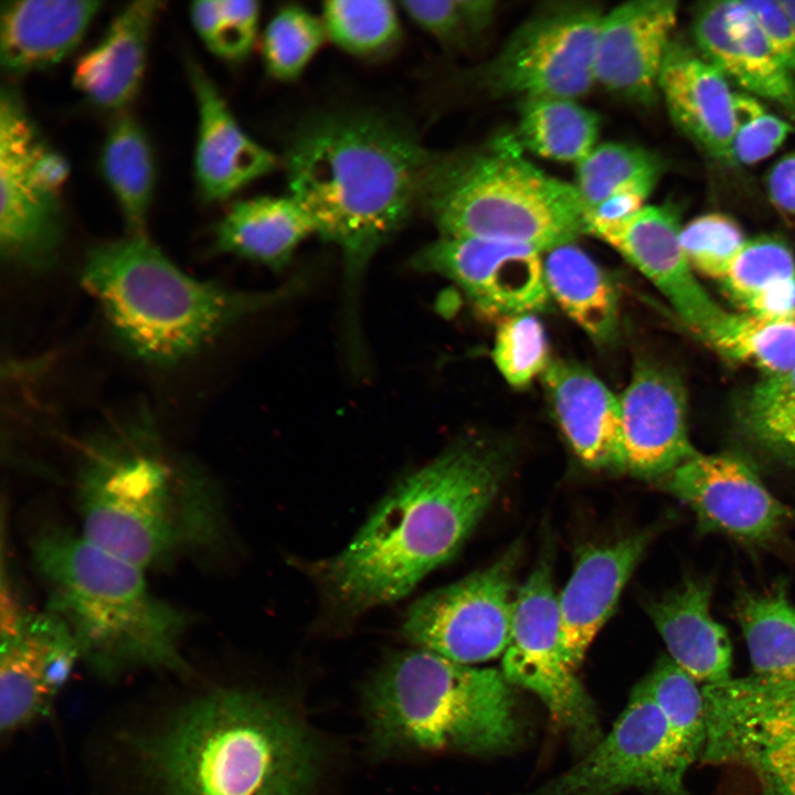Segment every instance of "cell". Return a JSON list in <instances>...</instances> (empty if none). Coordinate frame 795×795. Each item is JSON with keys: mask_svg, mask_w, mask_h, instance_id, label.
<instances>
[{"mask_svg": "<svg viewBox=\"0 0 795 795\" xmlns=\"http://www.w3.org/2000/svg\"><path fill=\"white\" fill-rule=\"evenodd\" d=\"M435 153L403 123L374 112H335L303 124L289 144L290 197L343 259L346 314L357 347V301L372 257L420 205Z\"/></svg>", "mask_w": 795, "mask_h": 795, "instance_id": "1", "label": "cell"}, {"mask_svg": "<svg viewBox=\"0 0 795 795\" xmlns=\"http://www.w3.org/2000/svg\"><path fill=\"white\" fill-rule=\"evenodd\" d=\"M510 455L502 442L466 437L403 478L351 542L318 565L333 606L354 615L390 604L448 561L496 497Z\"/></svg>", "mask_w": 795, "mask_h": 795, "instance_id": "2", "label": "cell"}, {"mask_svg": "<svg viewBox=\"0 0 795 795\" xmlns=\"http://www.w3.org/2000/svg\"><path fill=\"white\" fill-rule=\"evenodd\" d=\"M74 490L81 532L146 572L210 553L224 539L214 480L144 413L85 443Z\"/></svg>", "mask_w": 795, "mask_h": 795, "instance_id": "3", "label": "cell"}, {"mask_svg": "<svg viewBox=\"0 0 795 795\" xmlns=\"http://www.w3.org/2000/svg\"><path fill=\"white\" fill-rule=\"evenodd\" d=\"M138 746L160 795H308L319 763L293 712L239 688L191 700Z\"/></svg>", "mask_w": 795, "mask_h": 795, "instance_id": "4", "label": "cell"}, {"mask_svg": "<svg viewBox=\"0 0 795 795\" xmlns=\"http://www.w3.org/2000/svg\"><path fill=\"white\" fill-rule=\"evenodd\" d=\"M30 552L46 610L68 628L81 661L97 676L189 672L181 653L189 616L151 591L146 571L62 526L40 529Z\"/></svg>", "mask_w": 795, "mask_h": 795, "instance_id": "5", "label": "cell"}, {"mask_svg": "<svg viewBox=\"0 0 795 795\" xmlns=\"http://www.w3.org/2000/svg\"><path fill=\"white\" fill-rule=\"evenodd\" d=\"M81 282L124 349L169 367L210 344L241 319L290 299L304 282L241 292L191 277L145 234L92 248Z\"/></svg>", "mask_w": 795, "mask_h": 795, "instance_id": "6", "label": "cell"}, {"mask_svg": "<svg viewBox=\"0 0 795 795\" xmlns=\"http://www.w3.org/2000/svg\"><path fill=\"white\" fill-rule=\"evenodd\" d=\"M371 742L379 753L504 751L519 733L508 681L415 648L391 655L364 693Z\"/></svg>", "mask_w": 795, "mask_h": 795, "instance_id": "7", "label": "cell"}, {"mask_svg": "<svg viewBox=\"0 0 795 795\" xmlns=\"http://www.w3.org/2000/svg\"><path fill=\"white\" fill-rule=\"evenodd\" d=\"M418 206L443 237L548 252L587 233L586 208L575 186L529 162L513 135L478 150L434 155Z\"/></svg>", "mask_w": 795, "mask_h": 795, "instance_id": "8", "label": "cell"}, {"mask_svg": "<svg viewBox=\"0 0 795 795\" xmlns=\"http://www.w3.org/2000/svg\"><path fill=\"white\" fill-rule=\"evenodd\" d=\"M66 160L41 137L11 88L0 95V252L9 265L44 272L57 259Z\"/></svg>", "mask_w": 795, "mask_h": 795, "instance_id": "9", "label": "cell"}, {"mask_svg": "<svg viewBox=\"0 0 795 795\" xmlns=\"http://www.w3.org/2000/svg\"><path fill=\"white\" fill-rule=\"evenodd\" d=\"M701 689L707 738L700 761L748 770L761 795H795V680L750 676Z\"/></svg>", "mask_w": 795, "mask_h": 795, "instance_id": "10", "label": "cell"}, {"mask_svg": "<svg viewBox=\"0 0 795 795\" xmlns=\"http://www.w3.org/2000/svg\"><path fill=\"white\" fill-rule=\"evenodd\" d=\"M603 15L592 2L544 3L479 71L481 84L497 96L575 100L595 83L594 52Z\"/></svg>", "mask_w": 795, "mask_h": 795, "instance_id": "11", "label": "cell"}, {"mask_svg": "<svg viewBox=\"0 0 795 795\" xmlns=\"http://www.w3.org/2000/svg\"><path fill=\"white\" fill-rule=\"evenodd\" d=\"M576 670L562 645L559 600L545 558L515 598L502 675L508 682L534 692L573 746L589 751L601 740V731Z\"/></svg>", "mask_w": 795, "mask_h": 795, "instance_id": "12", "label": "cell"}, {"mask_svg": "<svg viewBox=\"0 0 795 795\" xmlns=\"http://www.w3.org/2000/svg\"><path fill=\"white\" fill-rule=\"evenodd\" d=\"M666 717L639 682L615 722L574 767L527 795H689Z\"/></svg>", "mask_w": 795, "mask_h": 795, "instance_id": "13", "label": "cell"}, {"mask_svg": "<svg viewBox=\"0 0 795 795\" xmlns=\"http://www.w3.org/2000/svg\"><path fill=\"white\" fill-rule=\"evenodd\" d=\"M520 548L490 566L417 600L402 632L416 646L448 659L474 664L505 653L511 634V590Z\"/></svg>", "mask_w": 795, "mask_h": 795, "instance_id": "14", "label": "cell"}, {"mask_svg": "<svg viewBox=\"0 0 795 795\" xmlns=\"http://www.w3.org/2000/svg\"><path fill=\"white\" fill-rule=\"evenodd\" d=\"M78 661V648L64 623L47 610L24 611L2 585L1 734L11 735L50 716Z\"/></svg>", "mask_w": 795, "mask_h": 795, "instance_id": "15", "label": "cell"}, {"mask_svg": "<svg viewBox=\"0 0 795 795\" xmlns=\"http://www.w3.org/2000/svg\"><path fill=\"white\" fill-rule=\"evenodd\" d=\"M541 253L522 244L441 236L415 254L412 266L453 280L481 312L502 319L547 307Z\"/></svg>", "mask_w": 795, "mask_h": 795, "instance_id": "16", "label": "cell"}, {"mask_svg": "<svg viewBox=\"0 0 795 795\" xmlns=\"http://www.w3.org/2000/svg\"><path fill=\"white\" fill-rule=\"evenodd\" d=\"M704 531L763 543L795 522V508L778 500L755 470L732 454L697 453L665 478Z\"/></svg>", "mask_w": 795, "mask_h": 795, "instance_id": "17", "label": "cell"}, {"mask_svg": "<svg viewBox=\"0 0 795 795\" xmlns=\"http://www.w3.org/2000/svg\"><path fill=\"white\" fill-rule=\"evenodd\" d=\"M678 210L644 205L634 214L589 233L603 240L644 274L682 321L704 341L728 311L699 284L682 248Z\"/></svg>", "mask_w": 795, "mask_h": 795, "instance_id": "18", "label": "cell"}, {"mask_svg": "<svg viewBox=\"0 0 795 795\" xmlns=\"http://www.w3.org/2000/svg\"><path fill=\"white\" fill-rule=\"evenodd\" d=\"M619 404L622 470L666 478L698 453L688 435L685 388L669 369L637 362Z\"/></svg>", "mask_w": 795, "mask_h": 795, "instance_id": "19", "label": "cell"}, {"mask_svg": "<svg viewBox=\"0 0 795 795\" xmlns=\"http://www.w3.org/2000/svg\"><path fill=\"white\" fill-rule=\"evenodd\" d=\"M677 13L674 0H633L604 13L594 52L595 82L640 104L656 102Z\"/></svg>", "mask_w": 795, "mask_h": 795, "instance_id": "20", "label": "cell"}, {"mask_svg": "<svg viewBox=\"0 0 795 795\" xmlns=\"http://www.w3.org/2000/svg\"><path fill=\"white\" fill-rule=\"evenodd\" d=\"M692 36L697 51L728 81L764 98L795 119V75L771 49L742 1H707L696 6Z\"/></svg>", "mask_w": 795, "mask_h": 795, "instance_id": "21", "label": "cell"}, {"mask_svg": "<svg viewBox=\"0 0 795 795\" xmlns=\"http://www.w3.org/2000/svg\"><path fill=\"white\" fill-rule=\"evenodd\" d=\"M659 93L678 129L709 157L729 165L736 126L734 92L727 77L697 50L671 41Z\"/></svg>", "mask_w": 795, "mask_h": 795, "instance_id": "22", "label": "cell"}, {"mask_svg": "<svg viewBox=\"0 0 795 795\" xmlns=\"http://www.w3.org/2000/svg\"><path fill=\"white\" fill-rule=\"evenodd\" d=\"M654 531L646 530L614 543L585 549L558 596L561 639L577 669L594 637L615 608Z\"/></svg>", "mask_w": 795, "mask_h": 795, "instance_id": "23", "label": "cell"}, {"mask_svg": "<svg viewBox=\"0 0 795 795\" xmlns=\"http://www.w3.org/2000/svg\"><path fill=\"white\" fill-rule=\"evenodd\" d=\"M189 75L199 110L195 179L205 200L222 201L271 172L276 158L245 134L200 66L191 63Z\"/></svg>", "mask_w": 795, "mask_h": 795, "instance_id": "24", "label": "cell"}, {"mask_svg": "<svg viewBox=\"0 0 795 795\" xmlns=\"http://www.w3.org/2000/svg\"><path fill=\"white\" fill-rule=\"evenodd\" d=\"M558 423L580 460L622 470L619 398L581 364L550 361L542 373Z\"/></svg>", "mask_w": 795, "mask_h": 795, "instance_id": "25", "label": "cell"}, {"mask_svg": "<svg viewBox=\"0 0 795 795\" xmlns=\"http://www.w3.org/2000/svg\"><path fill=\"white\" fill-rule=\"evenodd\" d=\"M712 591L709 579L689 577L647 607L670 658L704 685L731 679V644L725 628L711 615Z\"/></svg>", "mask_w": 795, "mask_h": 795, "instance_id": "26", "label": "cell"}, {"mask_svg": "<svg viewBox=\"0 0 795 795\" xmlns=\"http://www.w3.org/2000/svg\"><path fill=\"white\" fill-rule=\"evenodd\" d=\"M161 7L155 0L130 2L113 19L100 41L78 59L73 84L92 104L118 110L135 98Z\"/></svg>", "mask_w": 795, "mask_h": 795, "instance_id": "27", "label": "cell"}, {"mask_svg": "<svg viewBox=\"0 0 795 795\" xmlns=\"http://www.w3.org/2000/svg\"><path fill=\"white\" fill-rule=\"evenodd\" d=\"M100 6L92 0L2 1V68L20 74L59 63L78 45Z\"/></svg>", "mask_w": 795, "mask_h": 795, "instance_id": "28", "label": "cell"}, {"mask_svg": "<svg viewBox=\"0 0 795 795\" xmlns=\"http://www.w3.org/2000/svg\"><path fill=\"white\" fill-rule=\"evenodd\" d=\"M314 233L311 218L293 197H257L231 206L215 227L214 248L279 272Z\"/></svg>", "mask_w": 795, "mask_h": 795, "instance_id": "29", "label": "cell"}, {"mask_svg": "<svg viewBox=\"0 0 795 795\" xmlns=\"http://www.w3.org/2000/svg\"><path fill=\"white\" fill-rule=\"evenodd\" d=\"M543 271L550 297L589 336L613 341L618 331V296L608 275L580 247L545 252Z\"/></svg>", "mask_w": 795, "mask_h": 795, "instance_id": "30", "label": "cell"}, {"mask_svg": "<svg viewBox=\"0 0 795 795\" xmlns=\"http://www.w3.org/2000/svg\"><path fill=\"white\" fill-rule=\"evenodd\" d=\"M729 298L754 315L795 308V255L788 243L772 234L746 240L719 282Z\"/></svg>", "mask_w": 795, "mask_h": 795, "instance_id": "31", "label": "cell"}, {"mask_svg": "<svg viewBox=\"0 0 795 795\" xmlns=\"http://www.w3.org/2000/svg\"><path fill=\"white\" fill-rule=\"evenodd\" d=\"M735 612L749 649L753 677L764 682L795 680V605L786 583L761 592L743 591Z\"/></svg>", "mask_w": 795, "mask_h": 795, "instance_id": "32", "label": "cell"}, {"mask_svg": "<svg viewBox=\"0 0 795 795\" xmlns=\"http://www.w3.org/2000/svg\"><path fill=\"white\" fill-rule=\"evenodd\" d=\"M100 170L130 234H144L156 167L147 134L132 117L120 116L112 124L100 152Z\"/></svg>", "mask_w": 795, "mask_h": 795, "instance_id": "33", "label": "cell"}, {"mask_svg": "<svg viewBox=\"0 0 795 795\" xmlns=\"http://www.w3.org/2000/svg\"><path fill=\"white\" fill-rule=\"evenodd\" d=\"M598 117L574 99H522L513 135L521 148L547 159L579 163L596 147Z\"/></svg>", "mask_w": 795, "mask_h": 795, "instance_id": "34", "label": "cell"}, {"mask_svg": "<svg viewBox=\"0 0 795 795\" xmlns=\"http://www.w3.org/2000/svg\"><path fill=\"white\" fill-rule=\"evenodd\" d=\"M706 342L768 374L795 369V308L772 315L728 312Z\"/></svg>", "mask_w": 795, "mask_h": 795, "instance_id": "35", "label": "cell"}, {"mask_svg": "<svg viewBox=\"0 0 795 795\" xmlns=\"http://www.w3.org/2000/svg\"><path fill=\"white\" fill-rule=\"evenodd\" d=\"M662 168L661 159L653 151L605 142L576 163L574 186L587 212L621 193H637L647 199L661 177Z\"/></svg>", "mask_w": 795, "mask_h": 795, "instance_id": "36", "label": "cell"}, {"mask_svg": "<svg viewBox=\"0 0 795 795\" xmlns=\"http://www.w3.org/2000/svg\"><path fill=\"white\" fill-rule=\"evenodd\" d=\"M664 712L680 765L701 759L707 738L702 689L670 657H661L640 681Z\"/></svg>", "mask_w": 795, "mask_h": 795, "instance_id": "37", "label": "cell"}, {"mask_svg": "<svg viewBox=\"0 0 795 795\" xmlns=\"http://www.w3.org/2000/svg\"><path fill=\"white\" fill-rule=\"evenodd\" d=\"M742 422L761 448L795 465V369L757 382L745 401Z\"/></svg>", "mask_w": 795, "mask_h": 795, "instance_id": "38", "label": "cell"}, {"mask_svg": "<svg viewBox=\"0 0 795 795\" xmlns=\"http://www.w3.org/2000/svg\"><path fill=\"white\" fill-rule=\"evenodd\" d=\"M327 35L342 50L371 56L389 50L400 36V20L386 0H332L324 3Z\"/></svg>", "mask_w": 795, "mask_h": 795, "instance_id": "39", "label": "cell"}, {"mask_svg": "<svg viewBox=\"0 0 795 795\" xmlns=\"http://www.w3.org/2000/svg\"><path fill=\"white\" fill-rule=\"evenodd\" d=\"M327 35L324 22L298 6L282 8L268 23L263 56L268 73L279 81L296 80Z\"/></svg>", "mask_w": 795, "mask_h": 795, "instance_id": "40", "label": "cell"}, {"mask_svg": "<svg viewBox=\"0 0 795 795\" xmlns=\"http://www.w3.org/2000/svg\"><path fill=\"white\" fill-rule=\"evenodd\" d=\"M259 10L254 0L195 1L190 6V18L213 54L236 61L245 57L253 46Z\"/></svg>", "mask_w": 795, "mask_h": 795, "instance_id": "41", "label": "cell"}, {"mask_svg": "<svg viewBox=\"0 0 795 795\" xmlns=\"http://www.w3.org/2000/svg\"><path fill=\"white\" fill-rule=\"evenodd\" d=\"M492 358L504 379L515 388L528 385L545 371L550 363L549 344L543 325L536 314H518L500 319Z\"/></svg>", "mask_w": 795, "mask_h": 795, "instance_id": "42", "label": "cell"}, {"mask_svg": "<svg viewBox=\"0 0 795 795\" xmlns=\"http://www.w3.org/2000/svg\"><path fill=\"white\" fill-rule=\"evenodd\" d=\"M680 240L693 271L718 282L746 242L739 223L718 212L692 219L682 226Z\"/></svg>", "mask_w": 795, "mask_h": 795, "instance_id": "43", "label": "cell"}, {"mask_svg": "<svg viewBox=\"0 0 795 795\" xmlns=\"http://www.w3.org/2000/svg\"><path fill=\"white\" fill-rule=\"evenodd\" d=\"M496 2L489 0L403 1L402 9L424 31L443 43H459L485 29L492 20Z\"/></svg>", "mask_w": 795, "mask_h": 795, "instance_id": "44", "label": "cell"}, {"mask_svg": "<svg viewBox=\"0 0 795 795\" xmlns=\"http://www.w3.org/2000/svg\"><path fill=\"white\" fill-rule=\"evenodd\" d=\"M793 131V126L786 120L764 112L735 129L729 165L749 166L766 159Z\"/></svg>", "mask_w": 795, "mask_h": 795, "instance_id": "45", "label": "cell"}, {"mask_svg": "<svg viewBox=\"0 0 795 795\" xmlns=\"http://www.w3.org/2000/svg\"><path fill=\"white\" fill-rule=\"evenodd\" d=\"M754 15L771 49L795 75V22L781 0H743Z\"/></svg>", "mask_w": 795, "mask_h": 795, "instance_id": "46", "label": "cell"}, {"mask_svg": "<svg viewBox=\"0 0 795 795\" xmlns=\"http://www.w3.org/2000/svg\"><path fill=\"white\" fill-rule=\"evenodd\" d=\"M773 204L782 212L795 215V151L774 163L766 179Z\"/></svg>", "mask_w": 795, "mask_h": 795, "instance_id": "47", "label": "cell"}, {"mask_svg": "<svg viewBox=\"0 0 795 795\" xmlns=\"http://www.w3.org/2000/svg\"><path fill=\"white\" fill-rule=\"evenodd\" d=\"M645 197L637 193L613 195L586 212L587 233L591 227L623 220L644 205Z\"/></svg>", "mask_w": 795, "mask_h": 795, "instance_id": "48", "label": "cell"}, {"mask_svg": "<svg viewBox=\"0 0 795 795\" xmlns=\"http://www.w3.org/2000/svg\"><path fill=\"white\" fill-rule=\"evenodd\" d=\"M781 2L795 22V0H781Z\"/></svg>", "mask_w": 795, "mask_h": 795, "instance_id": "49", "label": "cell"}]
</instances>
